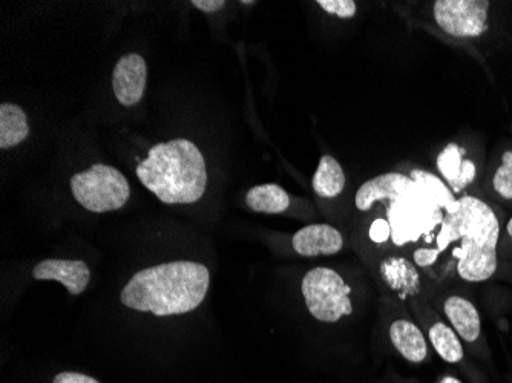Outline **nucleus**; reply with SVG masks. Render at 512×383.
<instances>
[{
	"mask_svg": "<svg viewBox=\"0 0 512 383\" xmlns=\"http://www.w3.org/2000/svg\"><path fill=\"white\" fill-rule=\"evenodd\" d=\"M345 187V174L341 164L332 155H322L313 175V190L321 198H336Z\"/></svg>",
	"mask_w": 512,
	"mask_h": 383,
	"instance_id": "obj_19",
	"label": "nucleus"
},
{
	"mask_svg": "<svg viewBox=\"0 0 512 383\" xmlns=\"http://www.w3.org/2000/svg\"><path fill=\"white\" fill-rule=\"evenodd\" d=\"M293 250L301 256L336 255L344 247V236L329 224L302 227L293 235Z\"/></svg>",
	"mask_w": 512,
	"mask_h": 383,
	"instance_id": "obj_10",
	"label": "nucleus"
},
{
	"mask_svg": "<svg viewBox=\"0 0 512 383\" xmlns=\"http://www.w3.org/2000/svg\"><path fill=\"white\" fill-rule=\"evenodd\" d=\"M414 180L419 181V183L427 186V189L433 190L434 194L442 195V197L447 200L448 203V213L454 212L457 207V201L454 200L453 194L448 192L447 184L444 181L439 180V178L434 177L433 174H427L424 171H414L413 172Z\"/></svg>",
	"mask_w": 512,
	"mask_h": 383,
	"instance_id": "obj_20",
	"label": "nucleus"
},
{
	"mask_svg": "<svg viewBox=\"0 0 512 383\" xmlns=\"http://www.w3.org/2000/svg\"><path fill=\"white\" fill-rule=\"evenodd\" d=\"M211 284L209 270L192 261H175L135 273L125 285L120 301L135 311L155 316L184 315L206 298Z\"/></svg>",
	"mask_w": 512,
	"mask_h": 383,
	"instance_id": "obj_1",
	"label": "nucleus"
},
{
	"mask_svg": "<svg viewBox=\"0 0 512 383\" xmlns=\"http://www.w3.org/2000/svg\"><path fill=\"white\" fill-rule=\"evenodd\" d=\"M30 135L27 114L13 103L0 105V148L10 149L20 145Z\"/></svg>",
	"mask_w": 512,
	"mask_h": 383,
	"instance_id": "obj_15",
	"label": "nucleus"
},
{
	"mask_svg": "<svg viewBox=\"0 0 512 383\" xmlns=\"http://www.w3.org/2000/svg\"><path fill=\"white\" fill-rule=\"evenodd\" d=\"M444 315L463 344L477 345L482 339V319L471 299L451 295L445 299Z\"/></svg>",
	"mask_w": 512,
	"mask_h": 383,
	"instance_id": "obj_9",
	"label": "nucleus"
},
{
	"mask_svg": "<svg viewBox=\"0 0 512 383\" xmlns=\"http://www.w3.org/2000/svg\"><path fill=\"white\" fill-rule=\"evenodd\" d=\"M437 169L456 194H463L479 178V164L470 157L468 149L459 143H450L442 149L437 157Z\"/></svg>",
	"mask_w": 512,
	"mask_h": 383,
	"instance_id": "obj_8",
	"label": "nucleus"
},
{
	"mask_svg": "<svg viewBox=\"0 0 512 383\" xmlns=\"http://www.w3.org/2000/svg\"><path fill=\"white\" fill-rule=\"evenodd\" d=\"M411 186H413V180L407 175L398 174V172L378 175L359 187L355 197L356 207L361 212H367L378 201L394 200Z\"/></svg>",
	"mask_w": 512,
	"mask_h": 383,
	"instance_id": "obj_12",
	"label": "nucleus"
},
{
	"mask_svg": "<svg viewBox=\"0 0 512 383\" xmlns=\"http://www.w3.org/2000/svg\"><path fill=\"white\" fill-rule=\"evenodd\" d=\"M434 22L456 39H480L491 28V2L488 0H437Z\"/></svg>",
	"mask_w": 512,
	"mask_h": 383,
	"instance_id": "obj_6",
	"label": "nucleus"
},
{
	"mask_svg": "<svg viewBox=\"0 0 512 383\" xmlns=\"http://www.w3.org/2000/svg\"><path fill=\"white\" fill-rule=\"evenodd\" d=\"M439 383H463V382H462V380L457 379V377L445 376V377H442V379L439 380Z\"/></svg>",
	"mask_w": 512,
	"mask_h": 383,
	"instance_id": "obj_27",
	"label": "nucleus"
},
{
	"mask_svg": "<svg viewBox=\"0 0 512 383\" xmlns=\"http://www.w3.org/2000/svg\"><path fill=\"white\" fill-rule=\"evenodd\" d=\"M301 292L310 315L318 321L335 324L353 313L352 289L335 270L327 267L310 270L302 278Z\"/></svg>",
	"mask_w": 512,
	"mask_h": 383,
	"instance_id": "obj_5",
	"label": "nucleus"
},
{
	"mask_svg": "<svg viewBox=\"0 0 512 383\" xmlns=\"http://www.w3.org/2000/svg\"><path fill=\"white\" fill-rule=\"evenodd\" d=\"M53 383H99L92 377L80 373H59Z\"/></svg>",
	"mask_w": 512,
	"mask_h": 383,
	"instance_id": "obj_24",
	"label": "nucleus"
},
{
	"mask_svg": "<svg viewBox=\"0 0 512 383\" xmlns=\"http://www.w3.org/2000/svg\"><path fill=\"white\" fill-rule=\"evenodd\" d=\"M390 341L405 361L411 364H421L427 359V339L421 328L407 319H396L391 324Z\"/></svg>",
	"mask_w": 512,
	"mask_h": 383,
	"instance_id": "obj_14",
	"label": "nucleus"
},
{
	"mask_svg": "<svg viewBox=\"0 0 512 383\" xmlns=\"http://www.w3.org/2000/svg\"><path fill=\"white\" fill-rule=\"evenodd\" d=\"M379 275L388 289L398 293L402 299L414 296L421 289V276L414 262L404 256H388L379 264Z\"/></svg>",
	"mask_w": 512,
	"mask_h": 383,
	"instance_id": "obj_13",
	"label": "nucleus"
},
{
	"mask_svg": "<svg viewBox=\"0 0 512 383\" xmlns=\"http://www.w3.org/2000/svg\"><path fill=\"white\" fill-rule=\"evenodd\" d=\"M246 204L256 213H283L289 209L290 197L278 184H261L247 192Z\"/></svg>",
	"mask_w": 512,
	"mask_h": 383,
	"instance_id": "obj_17",
	"label": "nucleus"
},
{
	"mask_svg": "<svg viewBox=\"0 0 512 383\" xmlns=\"http://www.w3.org/2000/svg\"><path fill=\"white\" fill-rule=\"evenodd\" d=\"M505 239L508 243L512 244V217L509 218L508 223L505 224Z\"/></svg>",
	"mask_w": 512,
	"mask_h": 383,
	"instance_id": "obj_26",
	"label": "nucleus"
},
{
	"mask_svg": "<svg viewBox=\"0 0 512 383\" xmlns=\"http://www.w3.org/2000/svg\"><path fill=\"white\" fill-rule=\"evenodd\" d=\"M137 177L161 203L192 204L206 190V161L192 141L178 138L151 148Z\"/></svg>",
	"mask_w": 512,
	"mask_h": 383,
	"instance_id": "obj_2",
	"label": "nucleus"
},
{
	"mask_svg": "<svg viewBox=\"0 0 512 383\" xmlns=\"http://www.w3.org/2000/svg\"><path fill=\"white\" fill-rule=\"evenodd\" d=\"M445 226L453 239H460L457 275L467 282H485L499 269V217L490 204L474 195L457 200L454 212L448 213Z\"/></svg>",
	"mask_w": 512,
	"mask_h": 383,
	"instance_id": "obj_3",
	"label": "nucleus"
},
{
	"mask_svg": "<svg viewBox=\"0 0 512 383\" xmlns=\"http://www.w3.org/2000/svg\"><path fill=\"white\" fill-rule=\"evenodd\" d=\"M192 5L204 13H217V11L223 10L226 2L224 0H192Z\"/></svg>",
	"mask_w": 512,
	"mask_h": 383,
	"instance_id": "obj_25",
	"label": "nucleus"
},
{
	"mask_svg": "<svg viewBox=\"0 0 512 383\" xmlns=\"http://www.w3.org/2000/svg\"><path fill=\"white\" fill-rule=\"evenodd\" d=\"M316 5L339 19H352L358 11V5L353 0H318Z\"/></svg>",
	"mask_w": 512,
	"mask_h": 383,
	"instance_id": "obj_21",
	"label": "nucleus"
},
{
	"mask_svg": "<svg viewBox=\"0 0 512 383\" xmlns=\"http://www.w3.org/2000/svg\"><path fill=\"white\" fill-rule=\"evenodd\" d=\"M33 276L39 281L54 279L65 285L71 295H82L88 287L91 272L83 261L45 259L34 267Z\"/></svg>",
	"mask_w": 512,
	"mask_h": 383,
	"instance_id": "obj_11",
	"label": "nucleus"
},
{
	"mask_svg": "<svg viewBox=\"0 0 512 383\" xmlns=\"http://www.w3.org/2000/svg\"><path fill=\"white\" fill-rule=\"evenodd\" d=\"M439 249H428V247H421V249L414 250L413 261L416 267H430L436 264L439 258Z\"/></svg>",
	"mask_w": 512,
	"mask_h": 383,
	"instance_id": "obj_22",
	"label": "nucleus"
},
{
	"mask_svg": "<svg viewBox=\"0 0 512 383\" xmlns=\"http://www.w3.org/2000/svg\"><path fill=\"white\" fill-rule=\"evenodd\" d=\"M148 66L140 54H126L120 57L112 74V88L120 105L131 106L140 103L146 89Z\"/></svg>",
	"mask_w": 512,
	"mask_h": 383,
	"instance_id": "obj_7",
	"label": "nucleus"
},
{
	"mask_svg": "<svg viewBox=\"0 0 512 383\" xmlns=\"http://www.w3.org/2000/svg\"><path fill=\"white\" fill-rule=\"evenodd\" d=\"M428 339L440 359L447 364H460L465 359L462 339L457 336L450 324L442 321L434 322L428 331Z\"/></svg>",
	"mask_w": 512,
	"mask_h": 383,
	"instance_id": "obj_18",
	"label": "nucleus"
},
{
	"mask_svg": "<svg viewBox=\"0 0 512 383\" xmlns=\"http://www.w3.org/2000/svg\"><path fill=\"white\" fill-rule=\"evenodd\" d=\"M486 190L500 203H512V148L503 149L494 158Z\"/></svg>",
	"mask_w": 512,
	"mask_h": 383,
	"instance_id": "obj_16",
	"label": "nucleus"
},
{
	"mask_svg": "<svg viewBox=\"0 0 512 383\" xmlns=\"http://www.w3.org/2000/svg\"><path fill=\"white\" fill-rule=\"evenodd\" d=\"M370 238L375 243H385L390 238V226L385 220H376L370 227Z\"/></svg>",
	"mask_w": 512,
	"mask_h": 383,
	"instance_id": "obj_23",
	"label": "nucleus"
},
{
	"mask_svg": "<svg viewBox=\"0 0 512 383\" xmlns=\"http://www.w3.org/2000/svg\"><path fill=\"white\" fill-rule=\"evenodd\" d=\"M71 190L77 203L94 213L122 209L131 197L125 175L108 164H92L71 177Z\"/></svg>",
	"mask_w": 512,
	"mask_h": 383,
	"instance_id": "obj_4",
	"label": "nucleus"
}]
</instances>
